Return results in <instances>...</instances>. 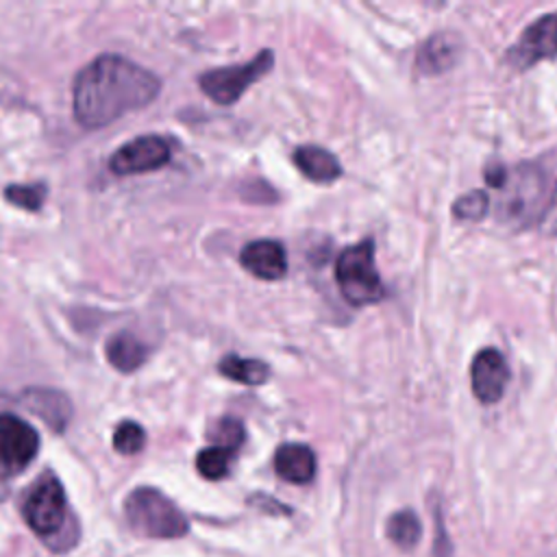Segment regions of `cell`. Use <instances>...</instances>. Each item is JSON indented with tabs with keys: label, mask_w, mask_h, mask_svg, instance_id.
<instances>
[{
	"label": "cell",
	"mask_w": 557,
	"mask_h": 557,
	"mask_svg": "<svg viewBox=\"0 0 557 557\" xmlns=\"http://www.w3.org/2000/svg\"><path fill=\"white\" fill-rule=\"evenodd\" d=\"M159 91L161 81L150 70L120 54H100L76 74L72 111L81 126L102 128L148 107Z\"/></svg>",
	"instance_id": "cell-1"
},
{
	"label": "cell",
	"mask_w": 557,
	"mask_h": 557,
	"mask_svg": "<svg viewBox=\"0 0 557 557\" xmlns=\"http://www.w3.org/2000/svg\"><path fill=\"white\" fill-rule=\"evenodd\" d=\"M550 194L546 189L544 172L533 163L516 165L507 170L505 181L498 187L496 196V220L505 226H527L531 222H540Z\"/></svg>",
	"instance_id": "cell-2"
},
{
	"label": "cell",
	"mask_w": 557,
	"mask_h": 557,
	"mask_svg": "<svg viewBox=\"0 0 557 557\" xmlns=\"http://www.w3.org/2000/svg\"><path fill=\"white\" fill-rule=\"evenodd\" d=\"M124 516L131 529L146 537L172 540L189 531L185 513L154 487H137L124 500Z\"/></svg>",
	"instance_id": "cell-3"
},
{
	"label": "cell",
	"mask_w": 557,
	"mask_h": 557,
	"mask_svg": "<svg viewBox=\"0 0 557 557\" xmlns=\"http://www.w3.org/2000/svg\"><path fill=\"white\" fill-rule=\"evenodd\" d=\"M335 278L342 296L355 305H372L383 298V283L374 263V244L363 239L346 250L335 261Z\"/></svg>",
	"instance_id": "cell-4"
},
{
	"label": "cell",
	"mask_w": 557,
	"mask_h": 557,
	"mask_svg": "<svg viewBox=\"0 0 557 557\" xmlns=\"http://www.w3.org/2000/svg\"><path fill=\"white\" fill-rule=\"evenodd\" d=\"M274 63L272 50H261L252 61H246L242 65L231 67H218L198 78L200 89L218 104H233L239 100V96L259 78H263Z\"/></svg>",
	"instance_id": "cell-5"
},
{
	"label": "cell",
	"mask_w": 557,
	"mask_h": 557,
	"mask_svg": "<svg viewBox=\"0 0 557 557\" xmlns=\"http://www.w3.org/2000/svg\"><path fill=\"white\" fill-rule=\"evenodd\" d=\"M67 505H65V492L52 474L41 476L24 500V520L26 524L41 537L54 535L61 531L65 522Z\"/></svg>",
	"instance_id": "cell-6"
},
{
	"label": "cell",
	"mask_w": 557,
	"mask_h": 557,
	"mask_svg": "<svg viewBox=\"0 0 557 557\" xmlns=\"http://www.w3.org/2000/svg\"><path fill=\"white\" fill-rule=\"evenodd\" d=\"M37 450V431L13 413H0V476L20 474L35 459Z\"/></svg>",
	"instance_id": "cell-7"
},
{
	"label": "cell",
	"mask_w": 557,
	"mask_h": 557,
	"mask_svg": "<svg viewBox=\"0 0 557 557\" xmlns=\"http://www.w3.org/2000/svg\"><path fill=\"white\" fill-rule=\"evenodd\" d=\"M553 57H557V13H546L531 22L507 50V61L518 70H527Z\"/></svg>",
	"instance_id": "cell-8"
},
{
	"label": "cell",
	"mask_w": 557,
	"mask_h": 557,
	"mask_svg": "<svg viewBox=\"0 0 557 557\" xmlns=\"http://www.w3.org/2000/svg\"><path fill=\"white\" fill-rule=\"evenodd\" d=\"M170 161V144L165 137L159 135H141L124 146H120L111 159L109 168L120 174H139V172H152L163 168Z\"/></svg>",
	"instance_id": "cell-9"
},
{
	"label": "cell",
	"mask_w": 557,
	"mask_h": 557,
	"mask_svg": "<svg viewBox=\"0 0 557 557\" xmlns=\"http://www.w3.org/2000/svg\"><path fill=\"white\" fill-rule=\"evenodd\" d=\"M470 381L472 392L481 403H498L509 381V366L505 357L496 348H481L472 359Z\"/></svg>",
	"instance_id": "cell-10"
},
{
	"label": "cell",
	"mask_w": 557,
	"mask_h": 557,
	"mask_svg": "<svg viewBox=\"0 0 557 557\" xmlns=\"http://www.w3.org/2000/svg\"><path fill=\"white\" fill-rule=\"evenodd\" d=\"M242 265L263 281H278L287 272L285 248L274 239H257L242 248Z\"/></svg>",
	"instance_id": "cell-11"
},
{
	"label": "cell",
	"mask_w": 557,
	"mask_h": 557,
	"mask_svg": "<svg viewBox=\"0 0 557 557\" xmlns=\"http://www.w3.org/2000/svg\"><path fill=\"white\" fill-rule=\"evenodd\" d=\"M461 57V39L455 33H433L416 54V70L420 74H442L450 70Z\"/></svg>",
	"instance_id": "cell-12"
},
{
	"label": "cell",
	"mask_w": 557,
	"mask_h": 557,
	"mask_svg": "<svg viewBox=\"0 0 557 557\" xmlns=\"http://www.w3.org/2000/svg\"><path fill=\"white\" fill-rule=\"evenodd\" d=\"M274 470L289 483H309L315 474V455L305 444H283L274 453Z\"/></svg>",
	"instance_id": "cell-13"
},
{
	"label": "cell",
	"mask_w": 557,
	"mask_h": 557,
	"mask_svg": "<svg viewBox=\"0 0 557 557\" xmlns=\"http://www.w3.org/2000/svg\"><path fill=\"white\" fill-rule=\"evenodd\" d=\"M24 405L33 413L41 416L54 431H63L67 420H70V413H72V407L67 403V398L61 392H54V389H41V387L26 389L24 392Z\"/></svg>",
	"instance_id": "cell-14"
},
{
	"label": "cell",
	"mask_w": 557,
	"mask_h": 557,
	"mask_svg": "<svg viewBox=\"0 0 557 557\" xmlns=\"http://www.w3.org/2000/svg\"><path fill=\"white\" fill-rule=\"evenodd\" d=\"M294 163L313 183H331L342 174L339 161L329 150L311 144L294 150Z\"/></svg>",
	"instance_id": "cell-15"
},
{
	"label": "cell",
	"mask_w": 557,
	"mask_h": 557,
	"mask_svg": "<svg viewBox=\"0 0 557 557\" xmlns=\"http://www.w3.org/2000/svg\"><path fill=\"white\" fill-rule=\"evenodd\" d=\"M104 355L109 359V363L120 370V372H133L137 370L146 357H148V346L135 337L128 331H120L115 335H111L104 344Z\"/></svg>",
	"instance_id": "cell-16"
},
{
	"label": "cell",
	"mask_w": 557,
	"mask_h": 557,
	"mask_svg": "<svg viewBox=\"0 0 557 557\" xmlns=\"http://www.w3.org/2000/svg\"><path fill=\"white\" fill-rule=\"evenodd\" d=\"M218 370L222 376L237 381L242 385H261L270 376L268 363H263L259 359H246L239 355L222 357V361L218 363Z\"/></svg>",
	"instance_id": "cell-17"
},
{
	"label": "cell",
	"mask_w": 557,
	"mask_h": 557,
	"mask_svg": "<svg viewBox=\"0 0 557 557\" xmlns=\"http://www.w3.org/2000/svg\"><path fill=\"white\" fill-rule=\"evenodd\" d=\"M385 529H387V537L405 550L413 548L420 540V520L409 509H403V511H396L394 516H389Z\"/></svg>",
	"instance_id": "cell-18"
},
{
	"label": "cell",
	"mask_w": 557,
	"mask_h": 557,
	"mask_svg": "<svg viewBox=\"0 0 557 557\" xmlns=\"http://www.w3.org/2000/svg\"><path fill=\"white\" fill-rule=\"evenodd\" d=\"M231 457H233V450L222 448V446L202 448V450L196 455V470H198L205 479L218 481V479H222V476L228 474Z\"/></svg>",
	"instance_id": "cell-19"
},
{
	"label": "cell",
	"mask_w": 557,
	"mask_h": 557,
	"mask_svg": "<svg viewBox=\"0 0 557 557\" xmlns=\"http://www.w3.org/2000/svg\"><path fill=\"white\" fill-rule=\"evenodd\" d=\"M146 433L133 420H122L113 431V448L122 455H135L144 448Z\"/></svg>",
	"instance_id": "cell-20"
},
{
	"label": "cell",
	"mask_w": 557,
	"mask_h": 557,
	"mask_svg": "<svg viewBox=\"0 0 557 557\" xmlns=\"http://www.w3.org/2000/svg\"><path fill=\"white\" fill-rule=\"evenodd\" d=\"M487 209H490V198L483 189L468 191L453 202V215L459 220H466V222L481 220L487 213Z\"/></svg>",
	"instance_id": "cell-21"
},
{
	"label": "cell",
	"mask_w": 557,
	"mask_h": 557,
	"mask_svg": "<svg viewBox=\"0 0 557 557\" xmlns=\"http://www.w3.org/2000/svg\"><path fill=\"white\" fill-rule=\"evenodd\" d=\"M4 198L15 207L37 211L46 198V187L44 185H9L4 189Z\"/></svg>",
	"instance_id": "cell-22"
},
{
	"label": "cell",
	"mask_w": 557,
	"mask_h": 557,
	"mask_svg": "<svg viewBox=\"0 0 557 557\" xmlns=\"http://www.w3.org/2000/svg\"><path fill=\"white\" fill-rule=\"evenodd\" d=\"M211 435H213L215 442H218L215 446L235 450V448L242 446V442H244V437H246V431H244V424H242L239 420H235V418H222V420L213 426Z\"/></svg>",
	"instance_id": "cell-23"
},
{
	"label": "cell",
	"mask_w": 557,
	"mask_h": 557,
	"mask_svg": "<svg viewBox=\"0 0 557 557\" xmlns=\"http://www.w3.org/2000/svg\"><path fill=\"white\" fill-rule=\"evenodd\" d=\"M540 228L546 235H557V185H555V191L550 194V200L540 218Z\"/></svg>",
	"instance_id": "cell-24"
}]
</instances>
